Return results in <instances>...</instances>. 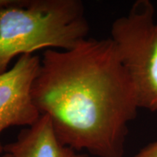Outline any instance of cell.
<instances>
[{
	"label": "cell",
	"mask_w": 157,
	"mask_h": 157,
	"mask_svg": "<svg viewBox=\"0 0 157 157\" xmlns=\"http://www.w3.org/2000/svg\"><path fill=\"white\" fill-rule=\"evenodd\" d=\"M32 98L63 144L97 157L124 156L140 108L111 37L87 38L70 50L47 49Z\"/></svg>",
	"instance_id": "1"
},
{
	"label": "cell",
	"mask_w": 157,
	"mask_h": 157,
	"mask_svg": "<svg viewBox=\"0 0 157 157\" xmlns=\"http://www.w3.org/2000/svg\"><path fill=\"white\" fill-rule=\"evenodd\" d=\"M89 31L80 0H0V74L17 56L72 50Z\"/></svg>",
	"instance_id": "2"
},
{
	"label": "cell",
	"mask_w": 157,
	"mask_h": 157,
	"mask_svg": "<svg viewBox=\"0 0 157 157\" xmlns=\"http://www.w3.org/2000/svg\"><path fill=\"white\" fill-rule=\"evenodd\" d=\"M148 0H137L112 23L111 39L135 88L140 109L157 112V22Z\"/></svg>",
	"instance_id": "3"
},
{
	"label": "cell",
	"mask_w": 157,
	"mask_h": 157,
	"mask_svg": "<svg viewBox=\"0 0 157 157\" xmlns=\"http://www.w3.org/2000/svg\"><path fill=\"white\" fill-rule=\"evenodd\" d=\"M40 65V57L25 54L19 57L13 68L0 74V135L10 127L31 126L40 117L32 98ZM3 152L0 141V154Z\"/></svg>",
	"instance_id": "4"
},
{
	"label": "cell",
	"mask_w": 157,
	"mask_h": 157,
	"mask_svg": "<svg viewBox=\"0 0 157 157\" xmlns=\"http://www.w3.org/2000/svg\"><path fill=\"white\" fill-rule=\"evenodd\" d=\"M12 157H88L59 140L47 115H41L34 124L23 129L14 142L4 146Z\"/></svg>",
	"instance_id": "5"
},
{
	"label": "cell",
	"mask_w": 157,
	"mask_h": 157,
	"mask_svg": "<svg viewBox=\"0 0 157 157\" xmlns=\"http://www.w3.org/2000/svg\"><path fill=\"white\" fill-rule=\"evenodd\" d=\"M134 157H157V140L145 146Z\"/></svg>",
	"instance_id": "6"
},
{
	"label": "cell",
	"mask_w": 157,
	"mask_h": 157,
	"mask_svg": "<svg viewBox=\"0 0 157 157\" xmlns=\"http://www.w3.org/2000/svg\"><path fill=\"white\" fill-rule=\"evenodd\" d=\"M0 157H12V156L10 154H5V155H3V156H0Z\"/></svg>",
	"instance_id": "7"
}]
</instances>
